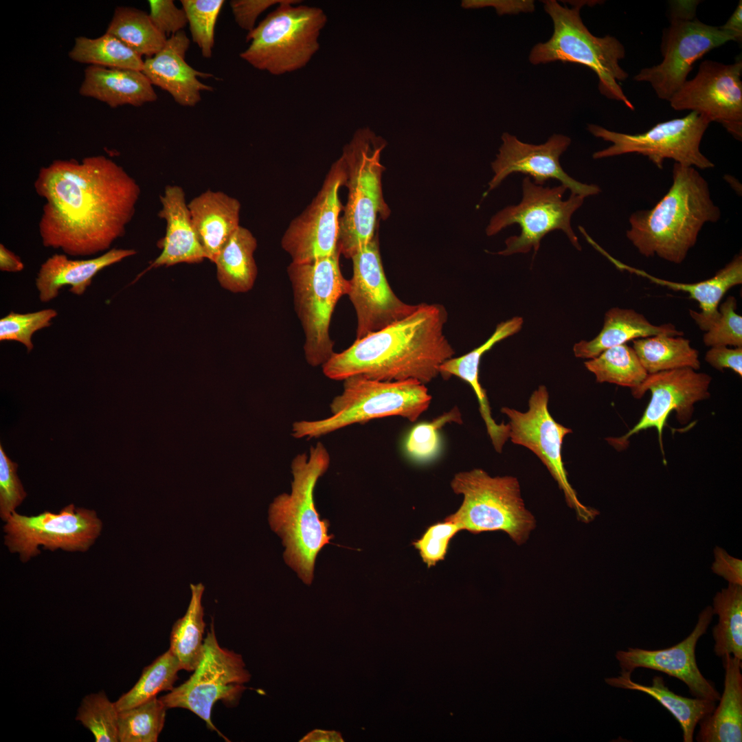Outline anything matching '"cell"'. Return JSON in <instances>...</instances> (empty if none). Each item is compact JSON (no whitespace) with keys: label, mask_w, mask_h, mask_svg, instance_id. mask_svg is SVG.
Here are the masks:
<instances>
[{"label":"cell","mask_w":742,"mask_h":742,"mask_svg":"<svg viewBox=\"0 0 742 742\" xmlns=\"http://www.w3.org/2000/svg\"><path fill=\"white\" fill-rule=\"evenodd\" d=\"M34 187L45 200L38 223L42 243L71 256L109 250L125 234L140 188L104 155L56 159L40 168Z\"/></svg>","instance_id":"6da1fadb"},{"label":"cell","mask_w":742,"mask_h":742,"mask_svg":"<svg viewBox=\"0 0 742 742\" xmlns=\"http://www.w3.org/2000/svg\"><path fill=\"white\" fill-rule=\"evenodd\" d=\"M447 319L443 306L419 304L405 318L334 352L322 366L323 372L333 380L362 376L426 384L439 375L441 364L455 353L443 333Z\"/></svg>","instance_id":"7a4b0ae2"},{"label":"cell","mask_w":742,"mask_h":742,"mask_svg":"<svg viewBox=\"0 0 742 742\" xmlns=\"http://www.w3.org/2000/svg\"><path fill=\"white\" fill-rule=\"evenodd\" d=\"M672 177L671 188L652 209L630 216L626 235L642 256L680 264L704 225L717 222L721 212L696 168L674 163Z\"/></svg>","instance_id":"3957f363"},{"label":"cell","mask_w":742,"mask_h":742,"mask_svg":"<svg viewBox=\"0 0 742 742\" xmlns=\"http://www.w3.org/2000/svg\"><path fill=\"white\" fill-rule=\"evenodd\" d=\"M329 465V453L320 442L311 447L308 455H297L291 464V494L276 497L269 509L270 526L285 547L286 563L307 585L313 579L317 556L334 537L328 535L330 523L320 519L314 500L317 482Z\"/></svg>","instance_id":"277c9868"},{"label":"cell","mask_w":742,"mask_h":742,"mask_svg":"<svg viewBox=\"0 0 742 742\" xmlns=\"http://www.w3.org/2000/svg\"><path fill=\"white\" fill-rule=\"evenodd\" d=\"M386 141L368 128L358 129L339 157L348 190L339 221L338 249L347 258L376 235L378 223L390 214L382 189L381 162Z\"/></svg>","instance_id":"5b68a950"},{"label":"cell","mask_w":742,"mask_h":742,"mask_svg":"<svg viewBox=\"0 0 742 742\" xmlns=\"http://www.w3.org/2000/svg\"><path fill=\"white\" fill-rule=\"evenodd\" d=\"M585 3H577L569 8L554 0L544 1L554 32L548 41L533 47L529 60L533 65L562 61L587 66L597 75L601 94L633 111L634 106L619 84L629 76L619 64L625 56V47L614 36L598 37L588 30L580 16Z\"/></svg>","instance_id":"8992f818"},{"label":"cell","mask_w":742,"mask_h":742,"mask_svg":"<svg viewBox=\"0 0 742 742\" xmlns=\"http://www.w3.org/2000/svg\"><path fill=\"white\" fill-rule=\"evenodd\" d=\"M431 401L425 384L417 380L384 381L353 376L344 380L343 392L332 401L330 416L296 421L291 434L295 438H318L348 425L387 416L415 422Z\"/></svg>","instance_id":"52a82bcc"},{"label":"cell","mask_w":742,"mask_h":742,"mask_svg":"<svg viewBox=\"0 0 742 742\" xmlns=\"http://www.w3.org/2000/svg\"><path fill=\"white\" fill-rule=\"evenodd\" d=\"M283 0L248 32L249 46L240 54L253 67L280 76L304 67L319 49V37L327 22L317 7Z\"/></svg>","instance_id":"ba28073f"},{"label":"cell","mask_w":742,"mask_h":742,"mask_svg":"<svg viewBox=\"0 0 742 742\" xmlns=\"http://www.w3.org/2000/svg\"><path fill=\"white\" fill-rule=\"evenodd\" d=\"M451 487L463 495L458 510L445 521L473 534L503 531L517 545L524 543L536 527L534 515L526 508L518 480L510 475L492 477L481 469L456 473Z\"/></svg>","instance_id":"9c48e42d"},{"label":"cell","mask_w":742,"mask_h":742,"mask_svg":"<svg viewBox=\"0 0 742 742\" xmlns=\"http://www.w3.org/2000/svg\"><path fill=\"white\" fill-rule=\"evenodd\" d=\"M700 1L677 0L669 3L668 27L664 30L661 53L662 60L642 69L634 77L648 82L657 96L668 101L687 80L693 64L710 50L729 42L735 36L721 28L698 19L697 7Z\"/></svg>","instance_id":"30bf717a"},{"label":"cell","mask_w":742,"mask_h":742,"mask_svg":"<svg viewBox=\"0 0 742 742\" xmlns=\"http://www.w3.org/2000/svg\"><path fill=\"white\" fill-rule=\"evenodd\" d=\"M340 255L337 251L314 261L291 262L287 269L305 335V357L314 367L323 366L335 352L329 334L330 319L338 300L350 289L349 280L340 269Z\"/></svg>","instance_id":"8fae6325"},{"label":"cell","mask_w":742,"mask_h":742,"mask_svg":"<svg viewBox=\"0 0 742 742\" xmlns=\"http://www.w3.org/2000/svg\"><path fill=\"white\" fill-rule=\"evenodd\" d=\"M566 190L561 184L552 188L539 186L526 177L522 181V199L519 203L497 212L486 228L487 236H491L509 225L520 226V234L508 238L505 241L506 248L497 254L503 256L526 254L532 248L537 251L543 237L558 229L566 234L574 247L581 250L571 226V218L583 205L585 198L571 194L568 199L563 200Z\"/></svg>","instance_id":"7c38bea8"},{"label":"cell","mask_w":742,"mask_h":742,"mask_svg":"<svg viewBox=\"0 0 742 742\" xmlns=\"http://www.w3.org/2000/svg\"><path fill=\"white\" fill-rule=\"evenodd\" d=\"M250 678L242 656L219 645L212 622L204 639L202 657L194 673L184 683L159 699L167 709L190 710L205 722L207 728L228 741L212 723V708L218 701L227 707L237 706L247 689L244 684Z\"/></svg>","instance_id":"4fadbf2b"},{"label":"cell","mask_w":742,"mask_h":742,"mask_svg":"<svg viewBox=\"0 0 742 742\" xmlns=\"http://www.w3.org/2000/svg\"><path fill=\"white\" fill-rule=\"evenodd\" d=\"M711 122L704 115L691 111L685 117L660 122L644 133L627 134L605 128L597 124L587 125L596 137L611 143L607 148L595 152V159L637 153L648 157L658 168H663L666 159L684 166L699 169L712 168L715 165L700 150V144Z\"/></svg>","instance_id":"5bb4252c"},{"label":"cell","mask_w":742,"mask_h":742,"mask_svg":"<svg viewBox=\"0 0 742 742\" xmlns=\"http://www.w3.org/2000/svg\"><path fill=\"white\" fill-rule=\"evenodd\" d=\"M5 523L4 544L23 563L39 554L40 546L51 551L86 552L102 530L95 511L72 504L58 513L27 516L15 511Z\"/></svg>","instance_id":"9a60e30c"},{"label":"cell","mask_w":742,"mask_h":742,"mask_svg":"<svg viewBox=\"0 0 742 742\" xmlns=\"http://www.w3.org/2000/svg\"><path fill=\"white\" fill-rule=\"evenodd\" d=\"M548 390L541 385L530 395L526 412L502 407V413L509 418V438L539 458L563 491L568 506L575 510L580 521L589 523L599 512L580 502L568 480L562 459L563 439L572 430L553 418L548 409Z\"/></svg>","instance_id":"2e32d148"},{"label":"cell","mask_w":742,"mask_h":742,"mask_svg":"<svg viewBox=\"0 0 742 742\" xmlns=\"http://www.w3.org/2000/svg\"><path fill=\"white\" fill-rule=\"evenodd\" d=\"M742 61L731 64L705 60L668 101L677 111L688 110L721 124L742 139Z\"/></svg>","instance_id":"e0dca14e"},{"label":"cell","mask_w":742,"mask_h":742,"mask_svg":"<svg viewBox=\"0 0 742 742\" xmlns=\"http://www.w3.org/2000/svg\"><path fill=\"white\" fill-rule=\"evenodd\" d=\"M345 171L339 157L307 207L291 221L281 241L291 262L305 263L330 256L338 249L339 221L342 205L339 197Z\"/></svg>","instance_id":"ac0fdd59"},{"label":"cell","mask_w":742,"mask_h":742,"mask_svg":"<svg viewBox=\"0 0 742 742\" xmlns=\"http://www.w3.org/2000/svg\"><path fill=\"white\" fill-rule=\"evenodd\" d=\"M353 274L348 296L357 318L356 339L380 330L413 313L418 305L401 301L390 288L382 265L378 235L350 258Z\"/></svg>","instance_id":"d6986e66"},{"label":"cell","mask_w":742,"mask_h":742,"mask_svg":"<svg viewBox=\"0 0 742 742\" xmlns=\"http://www.w3.org/2000/svg\"><path fill=\"white\" fill-rule=\"evenodd\" d=\"M711 381L709 374L690 368L649 374L640 385L631 390L636 398H642L647 391L651 392V399L641 418L625 436L612 442L623 445L632 435L655 428L664 453L662 433L668 415L675 411L680 424L688 423L691 420L694 405L710 397Z\"/></svg>","instance_id":"ffe728a7"},{"label":"cell","mask_w":742,"mask_h":742,"mask_svg":"<svg viewBox=\"0 0 742 742\" xmlns=\"http://www.w3.org/2000/svg\"><path fill=\"white\" fill-rule=\"evenodd\" d=\"M502 140L499 153L491 163L493 176L484 196L498 187L508 175L516 172L530 175L534 183L539 186H543L548 179H556L569 189L571 194L584 198L600 192L597 185L575 180L560 165L559 157L571 143L567 136L554 134L546 142L535 145L522 142L516 136L504 133Z\"/></svg>","instance_id":"44dd1931"},{"label":"cell","mask_w":742,"mask_h":742,"mask_svg":"<svg viewBox=\"0 0 742 742\" xmlns=\"http://www.w3.org/2000/svg\"><path fill=\"white\" fill-rule=\"evenodd\" d=\"M713 616L712 607H706L700 612L691 633L669 648L647 650L629 647L627 651H618L616 657L622 671L630 673L637 668L658 671L682 681L693 696L715 702L719 701V693L713 683L702 675L695 657L698 640L706 633Z\"/></svg>","instance_id":"7402d4cb"},{"label":"cell","mask_w":742,"mask_h":742,"mask_svg":"<svg viewBox=\"0 0 742 742\" xmlns=\"http://www.w3.org/2000/svg\"><path fill=\"white\" fill-rule=\"evenodd\" d=\"M190 43L183 30L170 36L161 51L146 58L142 69L153 85L167 91L183 106H194L201 100V91L214 90L199 80L213 75L198 71L186 61Z\"/></svg>","instance_id":"603a6c76"},{"label":"cell","mask_w":742,"mask_h":742,"mask_svg":"<svg viewBox=\"0 0 742 742\" xmlns=\"http://www.w3.org/2000/svg\"><path fill=\"white\" fill-rule=\"evenodd\" d=\"M161 208L158 216L165 220L166 234L161 254L144 272L159 267L179 263H200L206 258L194 229L183 188L177 185L166 186L160 195Z\"/></svg>","instance_id":"cb8c5ba5"},{"label":"cell","mask_w":742,"mask_h":742,"mask_svg":"<svg viewBox=\"0 0 742 742\" xmlns=\"http://www.w3.org/2000/svg\"><path fill=\"white\" fill-rule=\"evenodd\" d=\"M523 319L515 317L497 324L494 333L482 345L469 352L452 357L441 364L439 374L444 379L457 376L470 385L479 403V410L484 421L488 434L495 450L501 453L509 438V427L504 423L497 424L492 417L491 410L485 390L479 381V369L482 357L499 341L517 333L523 324Z\"/></svg>","instance_id":"d4e9b609"},{"label":"cell","mask_w":742,"mask_h":742,"mask_svg":"<svg viewBox=\"0 0 742 742\" xmlns=\"http://www.w3.org/2000/svg\"><path fill=\"white\" fill-rule=\"evenodd\" d=\"M135 254L132 249L113 248L98 257L83 260L54 254L41 265L36 278L39 299L42 302H48L66 286H70L69 291L74 294L82 295L99 271Z\"/></svg>","instance_id":"484cf974"},{"label":"cell","mask_w":742,"mask_h":742,"mask_svg":"<svg viewBox=\"0 0 742 742\" xmlns=\"http://www.w3.org/2000/svg\"><path fill=\"white\" fill-rule=\"evenodd\" d=\"M188 206L206 258L214 263L240 226V203L223 192L207 190L193 198Z\"/></svg>","instance_id":"4316f807"},{"label":"cell","mask_w":742,"mask_h":742,"mask_svg":"<svg viewBox=\"0 0 742 742\" xmlns=\"http://www.w3.org/2000/svg\"><path fill=\"white\" fill-rule=\"evenodd\" d=\"M79 93L111 108L126 104L139 106L157 99L152 83L142 71L93 65L85 70Z\"/></svg>","instance_id":"83f0119b"},{"label":"cell","mask_w":742,"mask_h":742,"mask_svg":"<svg viewBox=\"0 0 742 742\" xmlns=\"http://www.w3.org/2000/svg\"><path fill=\"white\" fill-rule=\"evenodd\" d=\"M614 264L620 269L630 271L648 278L654 283L671 289L688 293L691 299L699 303L701 311H689V314L699 329L707 331L719 315V302L732 287L742 283V256L737 254L723 268L708 280L696 283H681L667 281L650 276L646 272L627 267L618 261Z\"/></svg>","instance_id":"f1b7e54d"},{"label":"cell","mask_w":742,"mask_h":742,"mask_svg":"<svg viewBox=\"0 0 742 742\" xmlns=\"http://www.w3.org/2000/svg\"><path fill=\"white\" fill-rule=\"evenodd\" d=\"M659 335L677 337L683 336L684 332L671 323L654 325L633 309L614 307L606 312L603 327L598 335L590 341L575 344L573 351L576 357L591 359L609 348Z\"/></svg>","instance_id":"f546056e"},{"label":"cell","mask_w":742,"mask_h":742,"mask_svg":"<svg viewBox=\"0 0 742 742\" xmlns=\"http://www.w3.org/2000/svg\"><path fill=\"white\" fill-rule=\"evenodd\" d=\"M724 690L720 703L712 712L699 722V742H741L742 741L741 660L726 655Z\"/></svg>","instance_id":"4dcf8cb0"},{"label":"cell","mask_w":742,"mask_h":742,"mask_svg":"<svg viewBox=\"0 0 742 742\" xmlns=\"http://www.w3.org/2000/svg\"><path fill=\"white\" fill-rule=\"evenodd\" d=\"M631 674L622 671L620 676L606 678L605 682L611 686L640 691L654 698L679 723L683 731V741L692 742L696 726L712 712L715 701L677 695L665 685L661 676H654L651 685L645 686L633 682Z\"/></svg>","instance_id":"1f68e13d"},{"label":"cell","mask_w":742,"mask_h":742,"mask_svg":"<svg viewBox=\"0 0 742 742\" xmlns=\"http://www.w3.org/2000/svg\"><path fill=\"white\" fill-rule=\"evenodd\" d=\"M256 247V238L248 229L240 225L214 262L222 287L233 293H245L252 289L258 273L254 258Z\"/></svg>","instance_id":"d6a6232c"},{"label":"cell","mask_w":742,"mask_h":742,"mask_svg":"<svg viewBox=\"0 0 742 742\" xmlns=\"http://www.w3.org/2000/svg\"><path fill=\"white\" fill-rule=\"evenodd\" d=\"M633 348L648 374L690 368H700L699 352L682 336L654 335L632 340Z\"/></svg>","instance_id":"836d02e7"},{"label":"cell","mask_w":742,"mask_h":742,"mask_svg":"<svg viewBox=\"0 0 742 742\" xmlns=\"http://www.w3.org/2000/svg\"><path fill=\"white\" fill-rule=\"evenodd\" d=\"M191 598L185 615L172 626L170 650L178 659L181 669L194 671L202 657L205 623L202 597V583L190 584Z\"/></svg>","instance_id":"e575fe53"},{"label":"cell","mask_w":742,"mask_h":742,"mask_svg":"<svg viewBox=\"0 0 742 742\" xmlns=\"http://www.w3.org/2000/svg\"><path fill=\"white\" fill-rule=\"evenodd\" d=\"M713 614L719 617L713 627L714 651L742 660V585L728 583L713 598Z\"/></svg>","instance_id":"d590c367"},{"label":"cell","mask_w":742,"mask_h":742,"mask_svg":"<svg viewBox=\"0 0 742 742\" xmlns=\"http://www.w3.org/2000/svg\"><path fill=\"white\" fill-rule=\"evenodd\" d=\"M106 33L110 34L133 51L146 58L162 49L168 38L153 23L148 14L131 7H117Z\"/></svg>","instance_id":"8d00e7d4"},{"label":"cell","mask_w":742,"mask_h":742,"mask_svg":"<svg viewBox=\"0 0 742 742\" xmlns=\"http://www.w3.org/2000/svg\"><path fill=\"white\" fill-rule=\"evenodd\" d=\"M69 57L74 61L106 68L142 71V56L115 36L106 33L96 38H75Z\"/></svg>","instance_id":"74e56055"},{"label":"cell","mask_w":742,"mask_h":742,"mask_svg":"<svg viewBox=\"0 0 742 742\" xmlns=\"http://www.w3.org/2000/svg\"><path fill=\"white\" fill-rule=\"evenodd\" d=\"M598 383H609L631 390L640 385L649 374L633 347L626 344L609 348L585 362Z\"/></svg>","instance_id":"f35d334b"},{"label":"cell","mask_w":742,"mask_h":742,"mask_svg":"<svg viewBox=\"0 0 742 742\" xmlns=\"http://www.w3.org/2000/svg\"><path fill=\"white\" fill-rule=\"evenodd\" d=\"M181 670L177 657L170 649L145 667L137 682L115 702L118 712L146 702L161 691H170Z\"/></svg>","instance_id":"ab89813d"},{"label":"cell","mask_w":742,"mask_h":742,"mask_svg":"<svg viewBox=\"0 0 742 742\" xmlns=\"http://www.w3.org/2000/svg\"><path fill=\"white\" fill-rule=\"evenodd\" d=\"M167 708L157 697L118 713L120 742H156L164 728Z\"/></svg>","instance_id":"60d3db41"},{"label":"cell","mask_w":742,"mask_h":742,"mask_svg":"<svg viewBox=\"0 0 742 742\" xmlns=\"http://www.w3.org/2000/svg\"><path fill=\"white\" fill-rule=\"evenodd\" d=\"M118 710L103 690L85 696L76 719L93 734L97 742H117Z\"/></svg>","instance_id":"b9f144b4"},{"label":"cell","mask_w":742,"mask_h":742,"mask_svg":"<svg viewBox=\"0 0 742 742\" xmlns=\"http://www.w3.org/2000/svg\"><path fill=\"white\" fill-rule=\"evenodd\" d=\"M225 3L223 0H181L192 41L204 58L212 55L215 25Z\"/></svg>","instance_id":"7bdbcfd3"},{"label":"cell","mask_w":742,"mask_h":742,"mask_svg":"<svg viewBox=\"0 0 742 742\" xmlns=\"http://www.w3.org/2000/svg\"><path fill=\"white\" fill-rule=\"evenodd\" d=\"M462 423L457 407L430 422L416 425L409 432L405 442V450L414 460L427 462L438 453L440 447L439 429L446 423Z\"/></svg>","instance_id":"ee69618b"},{"label":"cell","mask_w":742,"mask_h":742,"mask_svg":"<svg viewBox=\"0 0 742 742\" xmlns=\"http://www.w3.org/2000/svg\"><path fill=\"white\" fill-rule=\"evenodd\" d=\"M58 313L52 308L27 313L10 312L0 319V341H15L23 344L28 352L34 347V333L51 325Z\"/></svg>","instance_id":"f6af8a7d"},{"label":"cell","mask_w":742,"mask_h":742,"mask_svg":"<svg viewBox=\"0 0 742 742\" xmlns=\"http://www.w3.org/2000/svg\"><path fill=\"white\" fill-rule=\"evenodd\" d=\"M719 307V315L706 331L704 344L708 347H742V316L736 312V298L728 297Z\"/></svg>","instance_id":"bcb514c9"},{"label":"cell","mask_w":742,"mask_h":742,"mask_svg":"<svg viewBox=\"0 0 742 742\" xmlns=\"http://www.w3.org/2000/svg\"><path fill=\"white\" fill-rule=\"evenodd\" d=\"M460 530L459 526L451 521L436 523L430 526L412 544L429 568L445 559L451 539Z\"/></svg>","instance_id":"7dc6e473"},{"label":"cell","mask_w":742,"mask_h":742,"mask_svg":"<svg viewBox=\"0 0 742 742\" xmlns=\"http://www.w3.org/2000/svg\"><path fill=\"white\" fill-rule=\"evenodd\" d=\"M16 469L17 464L7 456L1 445L0 517L3 521L8 519L26 497Z\"/></svg>","instance_id":"c3c4849f"},{"label":"cell","mask_w":742,"mask_h":742,"mask_svg":"<svg viewBox=\"0 0 742 742\" xmlns=\"http://www.w3.org/2000/svg\"><path fill=\"white\" fill-rule=\"evenodd\" d=\"M148 14L153 23L162 34H175L188 24L187 16L183 8L176 6L172 0L148 1Z\"/></svg>","instance_id":"681fc988"},{"label":"cell","mask_w":742,"mask_h":742,"mask_svg":"<svg viewBox=\"0 0 742 742\" xmlns=\"http://www.w3.org/2000/svg\"><path fill=\"white\" fill-rule=\"evenodd\" d=\"M283 0H233L230 6L238 25L248 32L256 26L258 16L268 8Z\"/></svg>","instance_id":"f907efd6"},{"label":"cell","mask_w":742,"mask_h":742,"mask_svg":"<svg viewBox=\"0 0 742 742\" xmlns=\"http://www.w3.org/2000/svg\"><path fill=\"white\" fill-rule=\"evenodd\" d=\"M705 361L716 370L723 371L730 369L739 376H742V347H710L706 353Z\"/></svg>","instance_id":"816d5d0a"},{"label":"cell","mask_w":742,"mask_h":742,"mask_svg":"<svg viewBox=\"0 0 742 742\" xmlns=\"http://www.w3.org/2000/svg\"><path fill=\"white\" fill-rule=\"evenodd\" d=\"M714 556L712 571L723 577L728 583L742 585V561L730 555L726 550L717 546L714 548Z\"/></svg>","instance_id":"f5cc1de1"},{"label":"cell","mask_w":742,"mask_h":742,"mask_svg":"<svg viewBox=\"0 0 742 742\" xmlns=\"http://www.w3.org/2000/svg\"><path fill=\"white\" fill-rule=\"evenodd\" d=\"M462 6L464 8L493 6L499 14L531 12L535 8L532 1L464 0L462 1Z\"/></svg>","instance_id":"db71d44e"},{"label":"cell","mask_w":742,"mask_h":742,"mask_svg":"<svg viewBox=\"0 0 742 742\" xmlns=\"http://www.w3.org/2000/svg\"><path fill=\"white\" fill-rule=\"evenodd\" d=\"M24 269V265L20 258L7 249L4 245H0V270L8 272H19Z\"/></svg>","instance_id":"11a10c76"},{"label":"cell","mask_w":742,"mask_h":742,"mask_svg":"<svg viewBox=\"0 0 742 742\" xmlns=\"http://www.w3.org/2000/svg\"><path fill=\"white\" fill-rule=\"evenodd\" d=\"M721 28L728 31L732 34L736 39L737 42L741 43L742 41V1L740 0L739 3L731 15L729 19L725 24L721 25Z\"/></svg>","instance_id":"9f6ffc18"},{"label":"cell","mask_w":742,"mask_h":742,"mask_svg":"<svg viewBox=\"0 0 742 742\" xmlns=\"http://www.w3.org/2000/svg\"><path fill=\"white\" fill-rule=\"evenodd\" d=\"M301 742H339L344 741L341 733L335 730L315 729L306 734Z\"/></svg>","instance_id":"6f0895ef"}]
</instances>
